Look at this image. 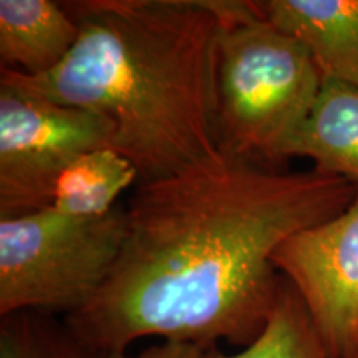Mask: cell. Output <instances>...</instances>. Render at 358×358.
I'll use <instances>...</instances> for the list:
<instances>
[{
    "label": "cell",
    "instance_id": "1",
    "mask_svg": "<svg viewBox=\"0 0 358 358\" xmlns=\"http://www.w3.org/2000/svg\"><path fill=\"white\" fill-rule=\"evenodd\" d=\"M358 201L357 187L317 173H280L216 148L140 182L108 279L65 324L100 355L138 340L248 347L266 327L282 277L275 249Z\"/></svg>",
    "mask_w": 358,
    "mask_h": 358
},
{
    "label": "cell",
    "instance_id": "2",
    "mask_svg": "<svg viewBox=\"0 0 358 358\" xmlns=\"http://www.w3.org/2000/svg\"><path fill=\"white\" fill-rule=\"evenodd\" d=\"M78 38L55 70H2L0 85L105 116L140 182L217 148L221 0H88L66 7Z\"/></svg>",
    "mask_w": 358,
    "mask_h": 358
},
{
    "label": "cell",
    "instance_id": "3",
    "mask_svg": "<svg viewBox=\"0 0 358 358\" xmlns=\"http://www.w3.org/2000/svg\"><path fill=\"white\" fill-rule=\"evenodd\" d=\"M217 43V146L280 164L324 83L301 40L268 22L259 2H227Z\"/></svg>",
    "mask_w": 358,
    "mask_h": 358
},
{
    "label": "cell",
    "instance_id": "4",
    "mask_svg": "<svg viewBox=\"0 0 358 358\" xmlns=\"http://www.w3.org/2000/svg\"><path fill=\"white\" fill-rule=\"evenodd\" d=\"M127 237V206L80 219L52 208L0 221V315L70 313L108 279Z\"/></svg>",
    "mask_w": 358,
    "mask_h": 358
},
{
    "label": "cell",
    "instance_id": "5",
    "mask_svg": "<svg viewBox=\"0 0 358 358\" xmlns=\"http://www.w3.org/2000/svg\"><path fill=\"white\" fill-rule=\"evenodd\" d=\"M111 138L105 116L0 85V217L50 208L65 169Z\"/></svg>",
    "mask_w": 358,
    "mask_h": 358
},
{
    "label": "cell",
    "instance_id": "6",
    "mask_svg": "<svg viewBox=\"0 0 358 358\" xmlns=\"http://www.w3.org/2000/svg\"><path fill=\"white\" fill-rule=\"evenodd\" d=\"M272 264L301 294L330 358H358V201L290 236Z\"/></svg>",
    "mask_w": 358,
    "mask_h": 358
},
{
    "label": "cell",
    "instance_id": "7",
    "mask_svg": "<svg viewBox=\"0 0 358 358\" xmlns=\"http://www.w3.org/2000/svg\"><path fill=\"white\" fill-rule=\"evenodd\" d=\"M259 7L306 45L324 80L358 88V0H266Z\"/></svg>",
    "mask_w": 358,
    "mask_h": 358
},
{
    "label": "cell",
    "instance_id": "8",
    "mask_svg": "<svg viewBox=\"0 0 358 358\" xmlns=\"http://www.w3.org/2000/svg\"><path fill=\"white\" fill-rule=\"evenodd\" d=\"M78 22L52 0H0L2 70L40 77L57 69L77 43Z\"/></svg>",
    "mask_w": 358,
    "mask_h": 358
},
{
    "label": "cell",
    "instance_id": "9",
    "mask_svg": "<svg viewBox=\"0 0 358 358\" xmlns=\"http://www.w3.org/2000/svg\"><path fill=\"white\" fill-rule=\"evenodd\" d=\"M289 158H307L317 173L342 178L358 191V88L324 80Z\"/></svg>",
    "mask_w": 358,
    "mask_h": 358
},
{
    "label": "cell",
    "instance_id": "10",
    "mask_svg": "<svg viewBox=\"0 0 358 358\" xmlns=\"http://www.w3.org/2000/svg\"><path fill=\"white\" fill-rule=\"evenodd\" d=\"M133 185H140V174L131 161L113 148H100L65 169L50 208L70 217H101L118 208V199Z\"/></svg>",
    "mask_w": 358,
    "mask_h": 358
},
{
    "label": "cell",
    "instance_id": "11",
    "mask_svg": "<svg viewBox=\"0 0 358 358\" xmlns=\"http://www.w3.org/2000/svg\"><path fill=\"white\" fill-rule=\"evenodd\" d=\"M208 358H330L319 330L301 294L287 279H282L275 306L261 335L236 353L219 348Z\"/></svg>",
    "mask_w": 358,
    "mask_h": 358
},
{
    "label": "cell",
    "instance_id": "12",
    "mask_svg": "<svg viewBox=\"0 0 358 358\" xmlns=\"http://www.w3.org/2000/svg\"><path fill=\"white\" fill-rule=\"evenodd\" d=\"M0 358H105L90 350L50 313L19 312L2 317Z\"/></svg>",
    "mask_w": 358,
    "mask_h": 358
},
{
    "label": "cell",
    "instance_id": "13",
    "mask_svg": "<svg viewBox=\"0 0 358 358\" xmlns=\"http://www.w3.org/2000/svg\"><path fill=\"white\" fill-rule=\"evenodd\" d=\"M204 348L192 343L181 342H161L156 345L145 348L140 353H116V355H105V358H208Z\"/></svg>",
    "mask_w": 358,
    "mask_h": 358
}]
</instances>
